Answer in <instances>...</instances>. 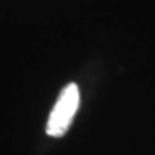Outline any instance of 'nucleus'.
Masks as SVG:
<instances>
[{"mask_svg": "<svg viewBox=\"0 0 155 155\" xmlns=\"http://www.w3.org/2000/svg\"><path fill=\"white\" fill-rule=\"evenodd\" d=\"M80 102L79 88L75 83L62 89L56 105L53 106L47 123V133L52 137H62L72 123Z\"/></svg>", "mask_w": 155, "mask_h": 155, "instance_id": "f257e3e1", "label": "nucleus"}]
</instances>
